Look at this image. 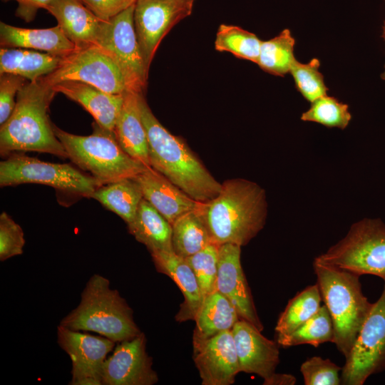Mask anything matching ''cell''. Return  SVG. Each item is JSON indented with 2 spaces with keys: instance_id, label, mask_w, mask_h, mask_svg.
Wrapping results in <instances>:
<instances>
[{
  "instance_id": "obj_2",
  "label": "cell",
  "mask_w": 385,
  "mask_h": 385,
  "mask_svg": "<svg viewBox=\"0 0 385 385\" xmlns=\"http://www.w3.org/2000/svg\"><path fill=\"white\" fill-rule=\"evenodd\" d=\"M139 106L146 130L150 166L198 202H206L220 192V183L178 136L170 133L157 119L143 93Z\"/></svg>"
},
{
  "instance_id": "obj_37",
  "label": "cell",
  "mask_w": 385,
  "mask_h": 385,
  "mask_svg": "<svg viewBox=\"0 0 385 385\" xmlns=\"http://www.w3.org/2000/svg\"><path fill=\"white\" fill-rule=\"evenodd\" d=\"M24 233L6 212L0 215V260L4 262L23 253Z\"/></svg>"
},
{
  "instance_id": "obj_31",
  "label": "cell",
  "mask_w": 385,
  "mask_h": 385,
  "mask_svg": "<svg viewBox=\"0 0 385 385\" xmlns=\"http://www.w3.org/2000/svg\"><path fill=\"white\" fill-rule=\"evenodd\" d=\"M334 327L328 309L321 306L318 312L292 333L277 338V344L283 347L310 344L317 347L334 341Z\"/></svg>"
},
{
  "instance_id": "obj_34",
  "label": "cell",
  "mask_w": 385,
  "mask_h": 385,
  "mask_svg": "<svg viewBox=\"0 0 385 385\" xmlns=\"http://www.w3.org/2000/svg\"><path fill=\"white\" fill-rule=\"evenodd\" d=\"M320 61L314 58L307 63L299 62L296 58L292 63L289 73L292 76L297 90L310 103L327 95L324 76L319 71Z\"/></svg>"
},
{
  "instance_id": "obj_27",
  "label": "cell",
  "mask_w": 385,
  "mask_h": 385,
  "mask_svg": "<svg viewBox=\"0 0 385 385\" xmlns=\"http://www.w3.org/2000/svg\"><path fill=\"white\" fill-rule=\"evenodd\" d=\"M90 198L97 200L128 224L133 220L143 195L133 178L101 185Z\"/></svg>"
},
{
  "instance_id": "obj_30",
  "label": "cell",
  "mask_w": 385,
  "mask_h": 385,
  "mask_svg": "<svg viewBox=\"0 0 385 385\" xmlns=\"http://www.w3.org/2000/svg\"><path fill=\"white\" fill-rule=\"evenodd\" d=\"M295 39L290 30L285 29L274 38L262 41L257 64L264 71L277 76L289 73L295 59Z\"/></svg>"
},
{
  "instance_id": "obj_35",
  "label": "cell",
  "mask_w": 385,
  "mask_h": 385,
  "mask_svg": "<svg viewBox=\"0 0 385 385\" xmlns=\"http://www.w3.org/2000/svg\"><path fill=\"white\" fill-rule=\"evenodd\" d=\"M219 245L210 243L197 253L185 258L198 281L203 299L216 290Z\"/></svg>"
},
{
  "instance_id": "obj_26",
  "label": "cell",
  "mask_w": 385,
  "mask_h": 385,
  "mask_svg": "<svg viewBox=\"0 0 385 385\" xmlns=\"http://www.w3.org/2000/svg\"><path fill=\"white\" fill-rule=\"evenodd\" d=\"M240 319L235 307L220 292L215 290L203 299L195 317L193 337L207 339L232 330Z\"/></svg>"
},
{
  "instance_id": "obj_10",
  "label": "cell",
  "mask_w": 385,
  "mask_h": 385,
  "mask_svg": "<svg viewBox=\"0 0 385 385\" xmlns=\"http://www.w3.org/2000/svg\"><path fill=\"white\" fill-rule=\"evenodd\" d=\"M134 9L135 5L109 20L103 21L96 45L118 65L128 91L143 93L146 88L148 70L135 29Z\"/></svg>"
},
{
  "instance_id": "obj_25",
  "label": "cell",
  "mask_w": 385,
  "mask_h": 385,
  "mask_svg": "<svg viewBox=\"0 0 385 385\" xmlns=\"http://www.w3.org/2000/svg\"><path fill=\"white\" fill-rule=\"evenodd\" d=\"M62 58L22 48H1L0 74L11 73L35 81L58 68Z\"/></svg>"
},
{
  "instance_id": "obj_5",
  "label": "cell",
  "mask_w": 385,
  "mask_h": 385,
  "mask_svg": "<svg viewBox=\"0 0 385 385\" xmlns=\"http://www.w3.org/2000/svg\"><path fill=\"white\" fill-rule=\"evenodd\" d=\"M313 269L332 320L333 343L346 359L373 303L362 292L359 275L315 261Z\"/></svg>"
},
{
  "instance_id": "obj_6",
  "label": "cell",
  "mask_w": 385,
  "mask_h": 385,
  "mask_svg": "<svg viewBox=\"0 0 385 385\" xmlns=\"http://www.w3.org/2000/svg\"><path fill=\"white\" fill-rule=\"evenodd\" d=\"M52 126L68 158L101 185L133 178L148 168L124 151L114 131L104 129L96 123L89 135L66 132L53 123Z\"/></svg>"
},
{
  "instance_id": "obj_15",
  "label": "cell",
  "mask_w": 385,
  "mask_h": 385,
  "mask_svg": "<svg viewBox=\"0 0 385 385\" xmlns=\"http://www.w3.org/2000/svg\"><path fill=\"white\" fill-rule=\"evenodd\" d=\"M193 360L202 385H230L240 372L232 330L207 339L192 336Z\"/></svg>"
},
{
  "instance_id": "obj_7",
  "label": "cell",
  "mask_w": 385,
  "mask_h": 385,
  "mask_svg": "<svg viewBox=\"0 0 385 385\" xmlns=\"http://www.w3.org/2000/svg\"><path fill=\"white\" fill-rule=\"evenodd\" d=\"M314 261L385 282V224L378 218L354 223L344 237Z\"/></svg>"
},
{
  "instance_id": "obj_40",
  "label": "cell",
  "mask_w": 385,
  "mask_h": 385,
  "mask_svg": "<svg viewBox=\"0 0 385 385\" xmlns=\"http://www.w3.org/2000/svg\"><path fill=\"white\" fill-rule=\"evenodd\" d=\"M15 1L18 4L16 15L26 22L31 21L39 9H46L53 0H2Z\"/></svg>"
},
{
  "instance_id": "obj_18",
  "label": "cell",
  "mask_w": 385,
  "mask_h": 385,
  "mask_svg": "<svg viewBox=\"0 0 385 385\" xmlns=\"http://www.w3.org/2000/svg\"><path fill=\"white\" fill-rule=\"evenodd\" d=\"M134 178L140 187L143 198L171 225L180 216L197 209L200 204L150 167Z\"/></svg>"
},
{
  "instance_id": "obj_12",
  "label": "cell",
  "mask_w": 385,
  "mask_h": 385,
  "mask_svg": "<svg viewBox=\"0 0 385 385\" xmlns=\"http://www.w3.org/2000/svg\"><path fill=\"white\" fill-rule=\"evenodd\" d=\"M192 7L183 0H137L134 26L148 71L162 39L174 26L191 14Z\"/></svg>"
},
{
  "instance_id": "obj_1",
  "label": "cell",
  "mask_w": 385,
  "mask_h": 385,
  "mask_svg": "<svg viewBox=\"0 0 385 385\" xmlns=\"http://www.w3.org/2000/svg\"><path fill=\"white\" fill-rule=\"evenodd\" d=\"M197 210L211 243L246 245L265 226L267 203L265 190L242 178L224 181L218 195L200 202Z\"/></svg>"
},
{
  "instance_id": "obj_14",
  "label": "cell",
  "mask_w": 385,
  "mask_h": 385,
  "mask_svg": "<svg viewBox=\"0 0 385 385\" xmlns=\"http://www.w3.org/2000/svg\"><path fill=\"white\" fill-rule=\"evenodd\" d=\"M144 333L116 346L106 359L102 371L103 385H153L158 381L153 359L146 351Z\"/></svg>"
},
{
  "instance_id": "obj_29",
  "label": "cell",
  "mask_w": 385,
  "mask_h": 385,
  "mask_svg": "<svg viewBox=\"0 0 385 385\" xmlns=\"http://www.w3.org/2000/svg\"><path fill=\"white\" fill-rule=\"evenodd\" d=\"M322 295L317 284L307 287L289 300L275 327L277 338L292 333L315 314L321 307Z\"/></svg>"
},
{
  "instance_id": "obj_38",
  "label": "cell",
  "mask_w": 385,
  "mask_h": 385,
  "mask_svg": "<svg viewBox=\"0 0 385 385\" xmlns=\"http://www.w3.org/2000/svg\"><path fill=\"white\" fill-rule=\"evenodd\" d=\"M29 80L11 73L0 74V125L11 115L19 90Z\"/></svg>"
},
{
  "instance_id": "obj_3",
  "label": "cell",
  "mask_w": 385,
  "mask_h": 385,
  "mask_svg": "<svg viewBox=\"0 0 385 385\" xmlns=\"http://www.w3.org/2000/svg\"><path fill=\"white\" fill-rule=\"evenodd\" d=\"M56 93L40 78L19 90L11 115L0 127L1 156L15 151H36L68 158L48 114Z\"/></svg>"
},
{
  "instance_id": "obj_36",
  "label": "cell",
  "mask_w": 385,
  "mask_h": 385,
  "mask_svg": "<svg viewBox=\"0 0 385 385\" xmlns=\"http://www.w3.org/2000/svg\"><path fill=\"white\" fill-rule=\"evenodd\" d=\"M342 369L329 359L312 356L302 364L300 372L305 385H339Z\"/></svg>"
},
{
  "instance_id": "obj_17",
  "label": "cell",
  "mask_w": 385,
  "mask_h": 385,
  "mask_svg": "<svg viewBox=\"0 0 385 385\" xmlns=\"http://www.w3.org/2000/svg\"><path fill=\"white\" fill-rule=\"evenodd\" d=\"M261 332L244 319H239L232 329L240 372L255 374L265 379L275 372L279 350L277 342Z\"/></svg>"
},
{
  "instance_id": "obj_8",
  "label": "cell",
  "mask_w": 385,
  "mask_h": 385,
  "mask_svg": "<svg viewBox=\"0 0 385 385\" xmlns=\"http://www.w3.org/2000/svg\"><path fill=\"white\" fill-rule=\"evenodd\" d=\"M43 184L59 191L90 198L101 185L68 164L52 163L24 154L11 153L0 162V186Z\"/></svg>"
},
{
  "instance_id": "obj_16",
  "label": "cell",
  "mask_w": 385,
  "mask_h": 385,
  "mask_svg": "<svg viewBox=\"0 0 385 385\" xmlns=\"http://www.w3.org/2000/svg\"><path fill=\"white\" fill-rule=\"evenodd\" d=\"M240 255L241 246L238 245L225 243L219 246L216 290L232 304L240 319L262 331L264 327L241 265Z\"/></svg>"
},
{
  "instance_id": "obj_24",
  "label": "cell",
  "mask_w": 385,
  "mask_h": 385,
  "mask_svg": "<svg viewBox=\"0 0 385 385\" xmlns=\"http://www.w3.org/2000/svg\"><path fill=\"white\" fill-rule=\"evenodd\" d=\"M128 230L150 252H173L172 225L146 200L142 199Z\"/></svg>"
},
{
  "instance_id": "obj_23",
  "label": "cell",
  "mask_w": 385,
  "mask_h": 385,
  "mask_svg": "<svg viewBox=\"0 0 385 385\" xmlns=\"http://www.w3.org/2000/svg\"><path fill=\"white\" fill-rule=\"evenodd\" d=\"M139 95V93L133 91L125 93L114 133L124 151L134 159L150 167L148 140L140 115Z\"/></svg>"
},
{
  "instance_id": "obj_9",
  "label": "cell",
  "mask_w": 385,
  "mask_h": 385,
  "mask_svg": "<svg viewBox=\"0 0 385 385\" xmlns=\"http://www.w3.org/2000/svg\"><path fill=\"white\" fill-rule=\"evenodd\" d=\"M40 80L50 87L73 81L90 84L111 94H124L128 91L118 65L96 45L78 48L63 58L56 69Z\"/></svg>"
},
{
  "instance_id": "obj_41",
  "label": "cell",
  "mask_w": 385,
  "mask_h": 385,
  "mask_svg": "<svg viewBox=\"0 0 385 385\" xmlns=\"http://www.w3.org/2000/svg\"><path fill=\"white\" fill-rule=\"evenodd\" d=\"M296 378L291 374L273 373L268 378L264 379V385H294Z\"/></svg>"
},
{
  "instance_id": "obj_21",
  "label": "cell",
  "mask_w": 385,
  "mask_h": 385,
  "mask_svg": "<svg viewBox=\"0 0 385 385\" xmlns=\"http://www.w3.org/2000/svg\"><path fill=\"white\" fill-rule=\"evenodd\" d=\"M1 48H22L46 52L65 58L78 47L69 40L61 27L25 29L0 22Z\"/></svg>"
},
{
  "instance_id": "obj_33",
  "label": "cell",
  "mask_w": 385,
  "mask_h": 385,
  "mask_svg": "<svg viewBox=\"0 0 385 385\" xmlns=\"http://www.w3.org/2000/svg\"><path fill=\"white\" fill-rule=\"evenodd\" d=\"M351 118L347 104L327 95L312 103L310 108L301 115L304 121L314 122L328 128H346Z\"/></svg>"
},
{
  "instance_id": "obj_4",
  "label": "cell",
  "mask_w": 385,
  "mask_h": 385,
  "mask_svg": "<svg viewBox=\"0 0 385 385\" xmlns=\"http://www.w3.org/2000/svg\"><path fill=\"white\" fill-rule=\"evenodd\" d=\"M60 325L76 331L94 332L115 342L132 339L141 333L125 299L110 287L107 278L98 274L89 279L79 304Z\"/></svg>"
},
{
  "instance_id": "obj_28",
  "label": "cell",
  "mask_w": 385,
  "mask_h": 385,
  "mask_svg": "<svg viewBox=\"0 0 385 385\" xmlns=\"http://www.w3.org/2000/svg\"><path fill=\"white\" fill-rule=\"evenodd\" d=\"M210 243L207 230L197 208L180 216L172 224V245L176 255L187 258Z\"/></svg>"
},
{
  "instance_id": "obj_20",
  "label": "cell",
  "mask_w": 385,
  "mask_h": 385,
  "mask_svg": "<svg viewBox=\"0 0 385 385\" xmlns=\"http://www.w3.org/2000/svg\"><path fill=\"white\" fill-rule=\"evenodd\" d=\"M52 89L80 104L101 128L114 131L120 115L124 94H111L93 86L79 81H63Z\"/></svg>"
},
{
  "instance_id": "obj_43",
  "label": "cell",
  "mask_w": 385,
  "mask_h": 385,
  "mask_svg": "<svg viewBox=\"0 0 385 385\" xmlns=\"http://www.w3.org/2000/svg\"><path fill=\"white\" fill-rule=\"evenodd\" d=\"M183 1L186 2L187 4L193 6L194 2L195 0H183Z\"/></svg>"
},
{
  "instance_id": "obj_13",
  "label": "cell",
  "mask_w": 385,
  "mask_h": 385,
  "mask_svg": "<svg viewBox=\"0 0 385 385\" xmlns=\"http://www.w3.org/2000/svg\"><path fill=\"white\" fill-rule=\"evenodd\" d=\"M60 347L70 356L72 364L71 384L101 385L102 371L106 356L115 342L105 337H96L72 330L61 325L57 327Z\"/></svg>"
},
{
  "instance_id": "obj_42",
  "label": "cell",
  "mask_w": 385,
  "mask_h": 385,
  "mask_svg": "<svg viewBox=\"0 0 385 385\" xmlns=\"http://www.w3.org/2000/svg\"><path fill=\"white\" fill-rule=\"evenodd\" d=\"M384 2H385V0H384ZM382 31H383V32H382V38L384 39V41H385V21H384V25L382 26ZM381 79L385 81V64H384V70L383 73L381 75Z\"/></svg>"
},
{
  "instance_id": "obj_22",
  "label": "cell",
  "mask_w": 385,
  "mask_h": 385,
  "mask_svg": "<svg viewBox=\"0 0 385 385\" xmlns=\"http://www.w3.org/2000/svg\"><path fill=\"white\" fill-rule=\"evenodd\" d=\"M46 11L78 48L96 44L103 20L79 0H53Z\"/></svg>"
},
{
  "instance_id": "obj_32",
  "label": "cell",
  "mask_w": 385,
  "mask_h": 385,
  "mask_svg": "<svg viewBox=\"0 0 385 385\" xmlns=\"http://www.w3.org/2000/svg\"><path fill=\"white\" fill-rule=\"evenodd\" d=\"M262 41L255 34L240 26L222 24L216 34L215 48L257 63Z\"/></svg>"
},
{
  "instance_id": "obj_19",
  "label": "cell",
  "mask_w": 385,
  "mask_h": 385,
  "mask_svg": "<svg viewBox=\"0 0 385 385\" xmlns=\"http://www.w3.org/2000/svg\"><path fill=\"white\" fill-rule=\"evenodd\" d=\"M156 270L168 276L178 285L184 300L175 317L179 322L195 320L203 297L197 277L187 260L174 252H150Z\"/></svg>"
},
{
  "instance_id": "obj_11",
  "label": "cell",
  "mask_w": 385,
  "mask_h": 385,
  "mask_svg": "<svg viewBox=\"0 0 385 385\" xmlns=\"http://www.w3.org/2000/svg\"><path fill=\"white\" fill-rule=\"evenodd\" d=\"M385 369V285L366 317L342 369V384L362 385Z\"/></svg>"
},
{
  "instance_id": "obj_39",
  "label": "cell",
  "mask_w": 385,
  "mask_h": 385,
  "mask_svg": "<svg viewBox=\"0 0 385 385\" xmlns=\"http://www.w3.org/2000/svg\"><path fill=\"white\" fill-rule=\"evenodd\" d=\"M97 17L107 21L135 4L137 0H79Z\"/></svg>"
}]
</instances>
